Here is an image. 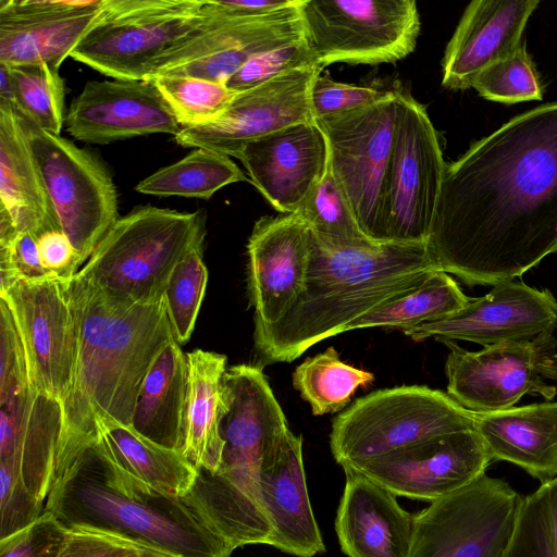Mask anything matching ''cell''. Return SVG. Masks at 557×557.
Wrapping results in <instances>:
<instances>
[{"mask_svg": "<svg viewBox=\"0 0 557 557\" xmlns=\"http://www.w3.org/2000/svg\"><path fill=\"white\" fill-rule=\"evenodd\" d=\"M426 246L438 271L468 285L511 281L557 252V102L447 164Z\"/></svg>", "mask_w": 557, "mask_h": 557, "instance_id": "cell-1", "label": "cell"}, {"mask_svg": "<svg viewBox=\"0 0 557 557\" xmlns=\"http://www.w3.org/2000/svg\"><path fill=\"white\" fill-rule=\"evenodd\" d=\"M71 289L77 356L71 389L61 404L54 480L98 441L101 420L131 425L145 376L174 338L164 297L137 304L78 273Z\"/></svg>", "mask_w": 557, "mask_h": 557, "instance_id": "cell-2", "label": "cell"}, {"mask_svg": "<svg viewBox=\"0 0 557 557\" xmlns=\"http://www.w3.org/2000/svg\"><path fill=\"white\" fill-rule=\"evenodd\" d=\"M311 232V231H310ZM437 270L425 243L335 247L311 233L306 285L277 323L255 327L263 363L290 362L360 317L417 288Z\"/></svg>", "mask_w": 557, "mask_h": 557, "instance_id": "cell-3", "label": "cell"}, {"mask_svg": "<svg viewBox=\"0 0 557 557\" xmlns=\"http://www.w3.org/2000/svg\"><path fill=\"white\" fill-rule=\"evenodd\" d=\"M45 510L65 529L95 528L178 557H230L234 550L186 496L133 476L98 442L54 480Z\"/></svg>", "mask_w": 557, "mask_h": 557, "instance_id": "cell-4", "label": "cell"}, {"mask_svg": "<svg viewBox=\"0 0 557 557\" xmlns=\"http://www.w3.org/2000/svg\"><path fill=\"white\" fill-rule=\"evenodd\" d=\"M224 383L230 409L221 428L222 462L215 473L198 471L189 495L234 546L269 545L272 528L261 502L260 473L290 430L261 367L233 366Z\"/></svg>", "mask_w": 557, "mask_h": 557, "instance_id": "cell-5", "label": "cell"}, {"mask_svg": "<svg viewBox=\"0 0 557 557\" xmlns=\"http://www.w3.org/2000/svg\"><path fill=\"white\" fill-rule=\"evenodd\" d=\"M206 221L203 210L135 207L116 220L78 275L137 304L160 301L175 267L203 245Z\"/></svg>", "mask_w": 557, "mask_h": 557, "instance_id": "cell-6", "label": "cell"}, {"mask_svg": "<svg viewBox=\"0 0 557 557\" xmlns=\"http://www.w3.org/2000/svg\"><path fill=\"white\" fill-rule=\"evenodd\" d=\"M476 416L447 393L424 385L384 388L356 399L335 417L330 447L344 467L431 437L475 430Z\"/></svg>", "mask_w": 557, "mask_h": 557, "instance_id": "cell-7", "label": "cell"}, {"mask_svg": "<svg viewBox=\"0 0 557 557\" xmlns=\"http://www.w3.org/2000/svg\"><path fill=\"white\" fill-rule=\"evenodd\" d=\"M202 0H103L70 57L113 79H147L153 62L202 20Z\"/></svg>", "mask_w": 557, "mask_h": 557, "instance_id": "cell-8", "label": "cell"}, {"mask_svg": "<svg viewBox=\"0 0 557 557\" xmlns=\"http://www.w3.org/2000/svg\"><path fill=\"white\" fill-rule=\"evenodd\" d=\"M304 40L318 64L394 63L416 49L413 0H302Z\"/></svg>", "mask_w": 557, "mask_h": 557, "instance_id": "cell-9", "label": "cell"}, {"mask_svg": "<svg viewBox=\"0 0 557 557\" xmlns=\"http://www.w3.org/2000/svg\"><path fill=\"white\" fill-rule=\"evenodd\" d=\"M396 119V89L373 104L314 120L329 163L363 234L386 242V194Z\"/></svg>", "mask_w": 557, "mask_h": 557, "instance_id": "cell-10", "label": "cell"}, {"mask_svg": "<svg viewBox=\"0 0 557 557\" xmlns=\"http://www.w3.org/2000/svg\"><path fill=\"white\" fill-rule=\"evenodd\" d=\"M522 498L507 482L482 474L414 516L408 557H504Z\"/></svg>", "mask_w": 557, "mask_h": 557, "instance_id": "cell-11", "label": "cell"}, {"mask_svg": "<svg viewBox=\"0 0 557 557\" xmlns=\"http://www.w3.org/2000/svg\"><path fill=\"white\" fill-rule=\"evenodd\" d=\"M301 2L267 15L244 16L220 12L203 1L201 22L153 62L147 79L193 76L225 84L250 59L304 39Z\"/></svg>", "mask_w": 557, "mask_h": 557, "instance_id": "cell-12", "label": "cell"}, {"mask_svg": "<svg viewBox=\"0 0 557 557\" xmlns=\"http://www.w3.org/2000/svg\"><path fill=\"white\" fill-rule=\"evenodd\" d=\"M445 364L447 394L463 408L486 413L513 407L524 395L547 401L557 394V339L553 332L469 351L453 341Z\"/></svg>", "mask_w": 557, "mask_h": 557, "instance_id": "cell-13", "label": "cell"}, {"mask_svg": "<svg viewBox=\"0 0 557 557\" xmlns=\"http://www.w3.org/2000/svg\"><path fill=\"white\" fill-rule=\"evenodd\" d=\"M447 164L426 109L396 88L386 242L428 243Z\"/></svg>", "mask_w": 557, "mask_h": 557, "instance_id": "cell-14", "label": "cell"}, {"mask_svg": "<svg viewBox=\"0 0 557 557\" xmlns=\"http://www.w3.org/2000/svg\"><path fill=\"white\" fill-rule=\"evenodd\" d=\"M25 121L61 230L83 264L119 219L111 173L89 150Z\"/></svg>", "mask_w": 557, "mask_h": 557, "instance_id": "cell-15", "label": "cell"}, {"mask_svg": "<svg viewBox=\"0 0 557 557\" xmlns=\"http://www.w3.org/2000/svg\"><path fill=\"white\" fill-rule=\"evenodd\" d=\"M0 298L18 330L32 389L62 404L72 386L77 356L71 280L55 275L21 280L0 293Z\"/></svg>", "mask_w": 557, "mask_h": 557, "instance_id": "cell-16", "label": "cell"}, {"mask_svg": "<svg viewBox=\"0 0 557 557\" xmlns=\"http://www.w3.org/2000/svg\"><path fill=\"white\" fill-rule=\"evenodd\" d=\"M492 458L475 430L449 433L342 467L396 496L433 503L475 481Z\"/></svg>", "mask_w": 557, "mask_h": 557, "instance_id": "cell-17", "label": "cell"}, {"mask_svg": "<svg viewBox=\"0 0 557 557\" xmlns=\"http://www.w3.org/2000/svg\"><path fill=\"white\" fill-rule=\"evenodd\" d=\"M322 69L317 64L289 71L237 92L215 121L182 128L174 140L183 147L205 148L237 158L253 140L298 123L314 122L310 87Z\"/></svg>", "mask_w": 557, "mask_h": 557, "instance_id": "cell-18", "label": "cell"}, {"mask_svg": "<svg viewBox=\"0 0 557 557\" xmlns=\"http://www.w3.org/2000/svg\"><path fill=\"white\" fill-rule=\"evenodd\" d=\"M557 327V300L548 289L505 281L457 313L404 331L416 342L469 341L483 347L534 338Z\"/></svg>", "mask_w": 557, "mask_h": 557, "instance_id": "cell-19", "label": "cell"}, {"mask_svg": "<svg viewBox=\"0 0 557 557\" xmlns=\"http://www.w3.org/2000/svg\"><path fill=\"white\" fill-rule=\"evenodd\" d=\"M311 232L297 213L262 216L247 244V292L255 327L282 320L302 293Z\"/></svg>", "mask_w": 557, "mask_h": 557, "instance_id": "cell-20", "label": "cell"}, {"mask_svg": "<svg viewBox=\"0 0 557 557\" xmlns=\"http://www.w3.org/2000/svg\"><path fill=\"white\" fill-rule=\"evenodd\" d=\"M65 126L73 138L98 145L182 129L150 79L87 82L70 104Z\"/></svg>", "mask_w": 557, "mask_h": 557, "instance_id": "cell-21", "label": "cell"}, {"mask_svg": "<svg viewBox=\"0 0 557 557\" xmlns=\"http://www.w3.org/2000/svg\"><path fill=\"white\" fill-rule=\"evenodd\" d=\"M237 159L281 213L298 210L325 173L329 145L315 122L298 123L247 144Z\"/></svg>", "mask_w": 557, "mask_h": 557, "instance_id": "cell-22", "label": "cell"}, {"mask_svg": "<svg viewBox=\"0 0 557 557\" xmlns=\"http://www.w3.org/2000/svg\"><path fill=\"white\" fill-rule=\"evenodd\" d=\"M102 4L103 0H0V63L60 69Z\"/></svg>", "mask_w": 557, "mask_h": 557, "instance_id": "cell-23", "label": "cell"}, {"mask_svg": "<svg viewBox=\"0 0 557 557\" xmlns=\"http://www.w3.org/2000/svg\"><path fill=\"white\" fill-rule=\"evenodd\" d=\"M539 0H474L466 8L442 60V85L472 88L491 64L515 53L524 42L525 24Z\"/></svg>", "mask_w": 557, "mask_h": 557, "instance_id": "cell-24", "label": "cell"}, {"mask_svg": "<svg viewBox=\"0 0 557 557\" xmlns=\"http://www.w3.org/2000/svg\"><path fill=\"white\" fill-rule=\"evenodd\" d=\"M335 531L348 557H408L414 516L396 500V495L352 472H347Z\"/></svg>", "mask_w": 557, "mask_h": 557, "instance_id": "cell-25", "label": "cell"}, {"mask_svg": "<svg viewBox=\"0 0 557 557\" xmlns=\"http://www.w3.org/2000/svg\"><path fill=\"white\" fill-rule=\"evenodd\" d=\"M261 502L272 528L270 546L313 557L325 545L311 507L302 460V438L289 431L260 473Z\"/></svg>", "mask_w": 557, "mask_h": 557, "instance_id": "cell-26", "label": "cell"}, {"mask_svg": "<svg viewBox=\"0 0 557 557\" xmlns=\"http://www.w3.org/2000/svg\"><path fill=\"white\" fill-rule=\"evenodd\" d=\"M0 211L11 218L17 232L37 238L61 230L29 144L26 121L4 102H0Z\"/></svg>", "mask_w": 557, "mask_h": 557, "instance_id": "cell-27", "label": "cell"}, {"mask_svg": "<svg viewBox=\"0 0 557 557\" xmlns=\"http://www.w3.org/2000/svg\"><path fill=\"white\" fill-rule=\"evenodd\" d=\"M475 431L492 460L513 463L541 484L557 476V401L478 413Z\"/></svg>", "mask_w": 557, "mask_h": 557, "instance_id": "cell-28", "label": "cell"}, {"mask_svg": "<svg viewBox=\"0 0 557 557\" xmlns=\"http://www.w3.org/2000/svg\"><path fill=\"white\" fill-rule=\"evenodd\" d=\"M188 384L181 453L197 469L215 473L222 462V422L230 409L226 356L197 348L186 354Z\"/></svg>", "mask_w": 557, "mask_h": 557, "instance_id": "cell-29", "label": "cell"}, {"mask_svg": "<svg viewBox=\"0 0 557 557\" xmlns=\"http://www.w3.org/2000/svg\"><path fill=\"white\" fill-rule=\"evenodd\" d=\"M187 384V356L172 338L145 376L131 426L152 442L181 451Z\"/></svg>", "mask_w": 557, "mask_h": 557, "instance_id": "cell-30", "label": "cell"}, {"mask_svg": "<svg viewBox=\"0 0 557 557\" xmlns=\"http://www.w3.org/2000/svg\"><path fill=\"white\" fill-rule=\"evenodd\" d=\"M97 442L126 472L169 494L184 496L197 480V469L180 450L152 442L131 425L103 419L98 423Z\"/></svg>", "mask_w": 557, "mask_h": 557, "instance_id": "cell-31", "label": "cell"}, {"mask_svg": "<svg viewBox=\"0 0 557 557\" xmlns=\"http://www.w3.org/2000/svg\"><path fill=\"white\" fill-rule=\"evenodd\" d=\"M470 299L448 273L435 270L417 288L360 317L347 331L388 327L404 332L446 319L465 308Z\"/></svg>", "mask_w": 557, "mask_h": 557, "instance_id": "cell-32", "label": "cell"}, {"mask_svg": "<svg viewBox=\"0 0 557 557\" xmlns=\"http://www.w3.org/2000/svg\"><path fill=\"white\" fill-rule=\"evenodd\" d=\"M249 178L226 154L195 148L177 162L159 169L135 189L145 195L210 199L226 185Z\"/></svg>", "mask_w": 557, "mask_h": 557, "instance_id": "cell-33", "label": "cell"}, {"mask_svg": "<svg viewBox=\"0 0 557 557\" xmlns=\"http://www.w3.org/2000/svg\"><path fill=\"white\" fill-rule=\"evenodd\" d=\"M292 379L312 413L322 416L344 409L359 387L374 381V375L344 363L335 348L329 347L306 358L296 367Z\"/></svg>", "mask_w": 557, "mask_h": 557, "instance_id": "cell-34", "label": "cell"}, {"mask_svg": "<svg viewBox=\"0 0 557 557\" xmlns=\"http://www.w3.org/2000/svg\"><path fill=\"white\" fill-rule=\"evenodd\" d=\"M297 213L322 243L335 247H363L376 244L361 231L351 206L330 163Z\"/></svg>", "mask_w": 557, "mask_h": 557, "instance_id": "cell-35", "label": "cell"}, {"mask_svg": "<svg viewBox=\"0 0 557 557\" xmlns=\"http://www.w3.org/2000/svg\"><path fill=\"white\" fill-rule=\"evenodd\" d=\"M15 109L37 128L60 135L65 124V85L59 69L48 64L10 66Z\"/></svg>", "mask_w": 557, "mask_h": 557, "instance_id": "cell-36", "label": "cell"}, {"mask_svg": "<svg viewBox=\"0 0 557 557\" xmlns=\"http://www.w3.org/2000/svg\"><path fill=\"white\" fill-rule=\"evenodd\" d=\"M150 81L161 92L182 128L215 121L237 94L224 83L193 76H157Z\"/></svg>", "mask_w": 557, "mask_h": 557, "instance_id": "cell-37", "label": "cell"}, {"mask_svg": "<svg viewBox=\"0 0 557 557\" xmlns=\"http://www.w3.org/2000/svg\"><path fill=\"white\" fill-rule=\"evenodd\" d=\"M208 282L202 246L194 248L173 270L164 301L174 339L186 343L194 331Z\"/></svg>", "mask_w": 557, "mask_h": 557, "instance_id": "cell-38", "label": "cell"}, {"mask_svg": "<svg viewBox=\"0 0 557 557\" xmlns=\"http://www.w3.org/2000/svg\"><path fill=\"white\" fill-rule=\"evenodd\" d=\"M472 88L484 99L507 104L541 100L543 96L536 66L524 44L511 55L484 69Z\"/></svg>", "mask_w": 557, "mask_h": 557, "instance_id": "cell-39", "label": "cell"}, {"mask_svg": "<svg viewBox=\"0 0 557 557\" xmlns=\"http://www.w3.org/2000/svg\"><path fill=\"white\" fill-rule=\"evenodd\" d=\"M48 275L53 274L41 265L36 237L17 232L11 218L0 211V293L21 280Z\"/></svg>", "mask_w": 557, "mask_h": 557, "instance_id": "cell-40", "label": "cell"}, {"mask_svg": "<svg viewBox=\"0 0 557 557\" xmlns=\"http://www.w3.org/2000/svg\"><path fill=\"white\" fill-rule=\"evenodd\" d=\"M317 64L314 55L302 39L250 59L225 85L235 92H242L281 74Z\"/></svg>", "mask_w": 557, "mask_h": 557, "instance_id": "cell-41", "label": "cell"}, {"mask_svg": "<svg viewBox=\"0 0 557 557\" xmlns=\"http://www.w3.org/2000/svg\"><path fill=\"white\" fill-rule=\"evenodd\" d=\"M504 557H557L548 532L542 485L522 498L516 528Z\"/></svg>", "mask_w": 557, "mask_h": 557, "instance_id": "cell-42", "label": "cell"}, {"mask_svg": "<svg viewBox=\"0 0 557 557\" xmlns=\"http://www.w3.org/2000/svg\"><path fill=\"white\" fill-rule=\"evenodd\" d=\"M392 92L372 86L339 83L318 74L310 87V106L314 120L373 104Z\"/></svg>", "mask_w": 557, "mask_h": 557, "instance_id": "cell-43", "label": "cell"}, {"mask_svg": "<svg viewBox=\"0 0 557 557\" xmlns=\"http://www.w3.org/2000/svg\"><path fill=\"white\" fill-rule=\"evenodd\" d=\"M45 507L9 466L0 463V540L32 524Z\"/></svg>", "mask_w": 557, "mask_h": 557, "instance_id": "cell-44", "label": "cell"}, {"mask_svg": "<svg viewBox=\"0 0 557 557\" xmlns=\"http://www.w3.org/2000/svg\"><path fill=\"white\" fill-rule=\"evenodd\" d=\"M65 532L45 510L32 524L0 540V557H57Z\"/></svg>", "mask_w": 557, "mask_h": 557, "instance_id": "cell-45", "label": "cell"}, {"mask_svg": "<svg viewBox=\"0 0 557 557\" xmlns=\"http://www.w3.org/2000/svg\"><path fill=\"white\" fill-rule=\"evenodd\" d=\"M144 543L89 527L66 529L57 557H126Z\"/></svg>", "mask_w": 557, "mask_h": 557, "instance_id": "cell-46", "label": "cell"}, {"mask_svg": "<svg viewBox=\"0 0 557 557\" xmlns=\"http://www.w3.org/2000/svg\"><path fill=\"white\" fill-rule=\"evenodd\" d=\"M36 240L41 265L49 273L64 280L78 273L79 256L62 230L48 231Z\"/></svg>", "mask_w": 557, "mask_h": 557, "instance_id": "cell-47", "label": "cell"}, {"mask_svg": "<svg viewBox=\"0 0 557 557\" xmlns=\"http://www.w3.org/2000/svg\"><path fill=\"white\" fill-rule=\"evenodd\" d=\"M301 0H209L210 5L223 13L259 16L296 7Z\"/></svg>", "mask_w": 557, "mask_h": 557, "instance_id": "cell-48", "label": "cell"}, {"mask_svg": "<svg viewBox=\"0 0 557 557\" xmlns=\"http://www.w3.org/2000/svg\"><path fill=\"white\" fill-rule=\"evenodd\" d=\"M545 495L547 527L557 553V476L541 484Z\"/></svg>", "mask_w": 557, "mask_h": 557, "instance_id": "cell-49", "label": "cell"}, {"mask_svg": "<svg viewBox=\"0 0 557 557\" xmlns=\"http://www.w3.org/2000/svg\"><path fill=\"white\" fill-rule=\"evenodd\" d=\"M15 83L10 66L0 63V102L15 108Z\"/></svg>", "mask_w": 557, "mask_h": 557, "instance_id": "cell-50", "label": "cell"}, {"mask_svg": "<svg viewBox=\"0 0 557 557\" xmlns=\"http://www.w3.org/2000/svg\"><path fill=\"white\" fill-rule=\"evenodd\" d=\"M126 557H133V556H126Z\"/></svg>", "mask_w": 557, "mask_h": 557, "instance_id": "cell-51", "label": "cell"}, {"mask_svg": "<svg viewBox=\"0 0 557 557\" xmlns=\"http://www.w3.org/2000/svg\"><path fill=\"white\" fill-rule=\"evenodd\" d=\"M557 329V327H556Z\"/></svg>", "mask_w": 557, "mask_h": 557, "instance_id": "cell-52", "label": "cell"}]
</instances>
